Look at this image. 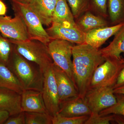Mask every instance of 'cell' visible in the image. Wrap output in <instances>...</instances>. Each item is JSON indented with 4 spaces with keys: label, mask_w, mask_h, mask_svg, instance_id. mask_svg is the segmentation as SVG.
<instances>
[{
    "label": "cell",
    "mask_w": 124,
    "mask_h": 124,
    "mask_svg": "<svg viewBox=\"0 0 124 124\" xmlns=\"http://www.w3.org/2000/svg\"><path fill=\"white\" fill-rule=\"evenodd\" d=\"M72 57L76 86L79 96L84 99L94 72L106 59L99 49L85 42L73 46Z\"/></svg>",
    "instance_id": "cell-1"
},
{
    "label": "cell",
    "mask_w": 124,
    "mask_h": 124,
    "mask_svg": "<svg viewBox=\"0 0 124 124\" xmlns=\"http://www.w3.org/2000/svg\"><path fill=\"white\" fill-rule=\"evenodd\" d=\"M7 67L24 90L42 92L44 73L38 65L23 57L14 47Z\"/></svg>",
    "instance_id": "cell-2"
},
{
    "label": "cell",
    "mask_w": 124,
    "mask_h": 124,
    "mask_svg": "<svg viewBox=\"0 0 124 124\" xmlns=\"http://www.w3.org/2000/svg\"><path fill=\"white\" fill-rule=\"evenodd\" d=\"M8 39L13 44L16 51L38 65L43 73L53 62L48 46L44 43L35 40L22 41Z\"/></svg>",
    "instance_id": "cell-3"
},
{
    "label": "cell",
    "mask_w": 124,
    "mask_h": 124,
    "mask_svg": "<svg viewBox=\"0 0 124 124\" xmlns=\"http://www.w3.org/2000/svg\"><path fill=\"white\" fill-rule=\"evenodd\" d=\"M11 2L15 14L19 15L24 22L29 39L38 41L48 45L51 39L40 19L27 3Z\"/></svg>",
    "instance_id": "cell-4"
},
{
    "label": "cell",
    "mask_w": 124,
    "mask_h": 124,
    "mask_svg": "<svg viewBox=\"0 0 124 124\" xmlns=\"http://www.w3.org/2000/svg\"><path fill=\"white\" fill-rule=\"evenodd\" d=\"M95 70L88 89L102 86L113 87L124 66V59L108 57Z\"/></svg>",
    "instance_id": "cell-5"
},
{
    "label": "cell",
    "mask_w": 124,
    "mask_h": 124,
    "mask_svg": "<svg viewBox=\"0 0 124 124\" xmlns=\"http://www.w3.org/2000/svg\"><path fill=\"white\" fill-rule=\"evenodd\" d=\"M73 46V43L65 40L53 39L51 40L47 46L54 63L66 72L76 88L71 60Z\"/></svg>",
    "instance_id": "cell-6"
},
{
    "label": "cell",
    "mask_w": 124,
    "mask_h": 124,
    "mask_svg": "<svg viewBox=\"0 0 124 124\" xmlns=\"http://www.w3.org/2000/svg\"><path fill=\"white\" fill-rule=\"evenodd\" d=\"M84 100L91 113H98L114 105L117 101L113 88L110 86L89 89L85 95Z\"/></svg>",
    "instance_id": "cell-7"
},
{
    "label": "cell",
    "mask_w": 124,
    "mask_h": 124,
    "mask_svg": "<svg viewBox=\"0 0 124 124\" xmlns=\"http://www.w3.org/2000/svg\"><path fill=\"white\" fill-rule=\"evenodd\" d=\"M52 65V64L44 72L42 93L47 112L53 117L58 112L60 102Z\"/></svg>",
    "instance_id": "cell-8"
},
{
    "label": "cell",
    "mask_w": 124,
    "mask_h": 124,
    "mask_svg": "<svg viewBox=\"0 0 124 124\" xmlns=\"http://www.w3.org/2000/svg\"><path fill=\"white\" fill-rule=\"evenodd\" d=\"M0 33L9 39L22 41L30 40L24 22L16 14L14 18L6 15L0 16Z\"/></svg>",
    "instance_id": "cell-9"
},
{
    "label": "cell",
    "mask_w": 124,
    "mask_h": 124,
    "mask_svg": "<svg viewBox=\"0 0 124 124\" xmlns=\"http://www.w3.org/2000/svg\"><path fill=\"white\" fill-rule=\"evenodd\" d=\"M46 30L51 40H65L72 43L81 44L85 43V34L77 24H62L52 23Z\"/></svg>",
    "instance_id": "cell-10"
},
{
    "label": "cell",
    "mask_w": 124,
    "mask_h": 124,
    "mask_svg": "<svg viewBox=\"0 0 124 124\" xmlns=\"http://www.w3.org/2000/svg\"><path fill=\"white\" fill-rule=\"evenodd\" d=\"M52 66L57 86L60 104L79 95L75 85L66 72L54 62Z\"/></svg>",
    "instance_id": "cell-11"
},
{
    "label": "cell",
    "mask_w": 124,
    "mask_h": 124,
    "mask_svg": "<svg viewBox=\"0 0 124 124\" xmlns=\"http://www.w3.org/2000/svg\"><path fill=\"white\" fill-rule=\"evenodd\" d=\"M21 106L24 112L48 113L40 91L24 90L21 94Z\"/></svg>",
    "instance_id": "cell-12"
},
{
    "label": "cell",
    "mask_w": 124,
    "mask_h": 124,
    "mask_svg": "<svg viewBox=\"0 0 124 124\" xmlns=\"http://www.w3.org/2000/svg\"><path fill=\"white\" fill-rule=\"evenodd\" d=\"M58 113L64 116L74 117L90 116L91 111L84 99L78 95L61 102Z\"/></svg>",
    "instance_id": "cell-13"
},
{
    "label": "cell",
    "mask_w": 124,
    "mask_h": 124,
    "mask_svg": "<svg viewBox=\"0 0 124 124\" xmlns=\"http://www.w3.org/2000/svg\"><path fill=\"white\" fill-rule=\"evenodd\" d=\"M124 25V23H121L93 29L85 34V42L99 49L110 37L115 35Z\"/></svg>",
    "instance_id": "cell-14"
},
{
    "label": "cell",
    "mask_w": 124,
    "mask_h": 124,
    "mask_svg": "<svg viewBox=\"0 0 124 124\" xmlns=\"http://www.w3.org/2000/svg\"><path fill=\"white\" fill-rule=\"evenodd\" d=\"M58 0H29V7L38 16L43 25L49 26Z\"/></svg>",
    "instance_id": "cell-15"
},
{
    "label": "cell",
    "mask_w": 124,
    "mask_h": 124,
    "mask_svg": "<svg viewBox=\"0 0 124 124\" xmlns=\"http://www.w3.org/2000/svg\"><path fill=\"white\" fill-rule=\"evenodd\" d=\"M21 94L9 89L0 88V110L7 111L10 116L22 112Z\"/></svg>",
    "instance_id": "cell-16"
},
{
    "label": "cell",
    "mask_w": 124,
    "mask_h": 124,
    "mask_svg": "<svg viewBox=\"0 0 124 124\" xmlns=\"http://www.w3.org/2000/svg\"><path fill=\"white\" fill-rule=\"evenodd\" d=\"M76 23L78 27L85 34L95 28L106 27L108 24L103 18L94 15L88 11L80 16Z\"/></svg>",
    "instance_id": "cell-17"
},
{
    "label": "cell",
    "mask_w": 124,
    "mask_h": 124,
    "mask_svg": "<svg viewBox=\"0 0 124 124\" xmlns=\"http://www.w3.org/2000/svg\"><path fill=\"white\" fill-rule=\"evenodd\" d=\"M99 50L105 58L108 57L122 58L121 54H124V25L116 33L109 45Z\"/></svg>",
    "instance_id": "cell-18"
},
{
    "label": "cell",
    "mask_w": 124,
    "mask_h": 124,
    "mask_svg": "<svg viewBox=\"0 0 124 124\" xmlns=\"http://www.w3.org/2000/svg\"><path fill=\"white\" fill-rule=\"evenodd\" d=\"M67 0H58L52 17V23L76 25Z\"/></svg>",
    "instance_id": "cell-19"
},
{
    "label": "cell",
    "mask_w": 124,
    "mask_h": 124,
    "mask_svg": "<svg viewBox=\"0 0 124 124\" xmlns=\"http://www.w3.org/2000/svg\"><path fill=\"white\" fill-rule=\"evenodd\" d=\"M0 88L9 89L21 94L24 90L17 78L4 64L0 63Z\"/></svg>",
    "instance_id": "cell-20"
},
{
    "label": "cell",
    "mask_w": 124,
    "mask_h": 124,
    "mask_svg": "<svg viewBox=\"0 0 124 124\" xmlns=\"http://www.w3.org/2000/svg\"><path fill=\"white\" fill-rule=\"evenodd\" d=\"M107 8L112 26L124 23V0H108Z\"/></svg>",
    "instance_id": "cell-21"
},
{
    "label": "cell",
    "mask_w": 124,
    "mask_h": 124,
    "mask_svg": "<svg viewBox=\"0 0 124 124\" xmlns=\"http://www.w3.org/2000/svg\"><path fill=\"white\" fill-rule=\"evenodd\" d=\"M13 49V44L0 33V63L7 66Z\"/></svg>",
    "instance_id": "cell-22"
},
{
    "label": "cell",
    "mask_w": 124,
    "mask_h": 124,
    "mask_svg": "<svg viewBox=\"0 0 124 124\" xmlns=\"http://www.w3.org/2000/svg\"><path fill=\"white\" fill-rule=\"evenodd\" d=\"M73 17L78 18L90 8V0H67Z\"/></svg>",
    "instance_id": "cell-23"
},
{
    "label": "cell",
    "mask_w": 124,
    "mask_h": 124,
    "mask_svg": "<svg viewBox=\"0 0 124 124\" xmlns=\"http://www.w3.org/2000/svg\"><path fill=\"white\" fill-rule=\"evenodd\" d=\"M26 124H52V117L48 113L24 112Z\"/></svg>",
    "instance_id": "cell-24"
},
{
    "label": "cell",
    "mask_w": 124,
    "mask_h": 124,
    "mask_svg": "<svg viewBox=\"0 0 124 124\" xmlns=\"http://www.w3.org/2000/svg\"><path fill=\"white\" fill-rule=\"evenodd\" d=\"M115 94L117 100L116 103L112 106L100 111L99 113L100 116L116 114L124 116V94Z\"/></svg>",
    "instance_id": "cell-25"
},
{
    "label": "cell",
    "mask_w": 124,
    "mask_h": 124,
    "mask_svg": "<svg viewBox=\"0 0 124 124\" xmlns=\"http://www.w3.org/2000/svg\"><path fill=\"white\" fill-rule=\"evenodd\" d=\"M89 116H65L58 114L52 117V124H85Z\"/></svg>",
    "instance_id": "cell-26"
},
{
    "label": "cell",
    "mask_w": 124,
    "mask_h": 124,
    "mask_svg": "<svg viewBox=\"0 0 124 124\" xmlns=\"http://www.w3.org/2000/svg\"><path fill=\"white\" fill-rule=\"evenodd\" d=\"M113 115L101 116L99 113L92 112L85 124H109L113 121Z\"/></svg>",
    "instance_id": "cell-27"
},
{
    "label": "cell",
    "mask_w": 124,
    "mask_h": 124,
    "mask_svg": "<svg viewBox=\"0 0 124 124\" xmlns=\"http://www.w3.org/2000/svg\"><path fill=\"white\" fill-rule=\"evenodd\" d=\"M90 8H92L100 16L107 17L108 0H90Z\"/></svg>",
    "instance_id": "cell-28"
},
{
    "label": "cell",
    "mask_w": 124,
    "mask_h": 124,
    "mask_svg": "<svg viewBox=\"0 0 124 124\" xmlns=\"http://www.w3.org/2000/svg\"><path fill=\"white\" fill-rule=\"evenodd\" d=\"M5 124H26L25 113L21 112L16 115L10 116Z\"/></svg>",
    "instance_id": "cell-29"
},
{
    "label": "cell",
    "mask_w": 124,
    "mask_h": 124,
    "mask_svg": "<svg viewBox=\"0 0 124 124\" xmlns=\"http://www.w3.org/2000/svg\"><path fill=\"white\" fill-rule=\"evenodd\" d=\"M123 85H124V66L120 72L112 88L113 89Z\"/></svg>",
    "instance_id": "cell-30"
},
{
    "label": "cell",
    "mask_w": 124,
    "mask_h": 124,
    "mask_svg": "<svg viewBox=\"0 0 124 124\" xmlns=\"http://www.w3.org/2000/svg\"><path fill=\"white\" fill-rule=\"evenodd\" d=\"M10 116L9 113L7 111L0 110V124H4Z\"/></svg>",
    "instance_id": "cell-31"
},
{
    "label": "cell",
    "mask_w": 124,
    "mask_h": 124,
    "mask_svg": "<svg viewBox=\"0 0 124 124\" xmlns=\"http://www.w3.org/2000/svg\"><path fill=\"white\" fill-rule=\"evenodd\" d=\"M113 121L116 124H124V116L120 115L113 114Z\"/></svg>",
    "instance_id": "cell-32"
},
{
    "label": "cell",
    "mask_w": 124,
    "mask_h": 124,
    "mask_svg": "<svg viewBox=\"0 0 124 124\" xmlns=\"http://www.w3.org/2000/svg\"><path fill=\"white\" fill-rule=\"evenodd\" d=\"M7 11V7L2 0H0V16L6 15Z\"/></svg>",
    "instance_id": "cell-33"
},
{
    "label": "cell",
    "mask_w": 124,
    "mask_h": 124,
    "mask_svg": "<svg viewBox=\"0 0 124 124\" xmlns=\"http://www.w3.org/2000/svg\"><path fill=\"white\" fill-rule=\"evenodd\" d=\"M113 91L115 93L122 94H124V85L113 89Z\"/></svg>",
    "instance_id": "cell-34"
},
{
    "label": "cell",
    "mask_w": 124,
    "mask_h": 124,
    "mask_svg": "<svg viewBox=\"0 0 124 124\" xmlns=\"http://www.w3.org/2000/svg\"><path fill=\"white\" fill-rule=\"evenodd\" d=\"M11 2H19L21 3H28L29 0H10Z\"/></svg>",
    "instance_id": "cell-35"
}]
</instances>
